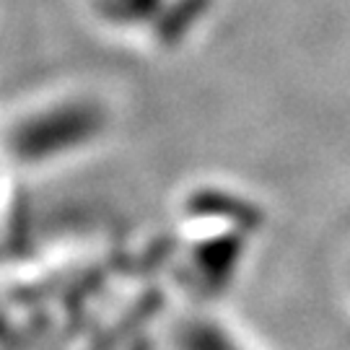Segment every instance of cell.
Here are the masks:
<instances>
[{
    "label": "cell",
    "instance_id": "6da1fadb",
    "mask_svg": "<svg viewBox=\"0 0 350 350\" xmlns=\"http://www.w3.org/2000/svg\"><path fill=\"white\" fill-rule=\"evenodd\" d=\"M99 112L83 101H68L60 107L44 109L42 114L26 120L16 130L13 146L24 161H44L60 153L83 146L99 133Z\"/></svg>",
    "mask_w": 350,
    "mask_h": 350
},
{
    "label": "cell",
    "instance_id": "7a4b0ae2",
    "mask_svg": "<svg viewBox=\"0 0 350 350\" xmlns=\"http://www.w3.org/2000/svg\"><path fill=\"white\" fill-rule=\"evenodd\" d=\"M179 350H247L231 332L215 322H192L179 335Z\"/></svg>",
    "mask_w": 350,
    "mask_h": 350
},
{
    "label": "cell",
    "instance_id": "3957f363",
    "mask_svg": "<svg viewBox=\"0 0 350 350\" xmlns=\"http://www.w3.org/2000/svg\"><path fill=\"white\" fill-rule=\"evenodd\" d=\"M161 0H104L107 13H112L114 18L125 21V24H135L148 18L150 13L159 8Z\"/></svg>",
    "mask_w": 350,
    "mask_h": 350
}]
</instances>
